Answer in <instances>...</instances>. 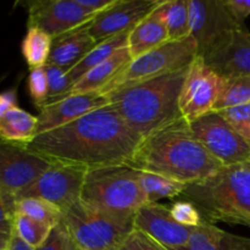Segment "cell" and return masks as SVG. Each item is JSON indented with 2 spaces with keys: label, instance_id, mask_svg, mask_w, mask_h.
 Instances as JSON below:
<instances>
[{
  "label": "cell",
  "instance_id": "cell-40",
  "mask_svg": "<svg viewBox=\"0 0 250 250\" xmlns=\"http://www.w3.org/2000/svg\"><path fill=\"white\" fill-rule=\"evenodd\" d=\"M9 250H34V248L33 247L29 246V244H27L26 242L22 241L19 236H16L15 233H12Z\"/></svg>",
  "mask_w": 250,
  "mask_h": 250
},
{
  "label": "cell",
  "instance_id": "cell-38",
  "mask_svg": "<svg viewBox=\"0 0 250 250\" xmlns=\"http://www.w3.org/2000/svg\"><path fill=\"white\" fill-rule=\"evenodd\" d=\"M89 14L98 15L104 10L111 7L117 0H76Z\"/></svg>",
  "mask_w": 250,
  "mask_h": 250
},
{
  "label": "cell",
  "instance_id": "cell-16",
  "mask_svg": "<svg viewBox=\"0 0 250 250\" xmlns=\"http://www.w3.org/2000/svg\"><path fill=\"white\" fill-rule=\"evenodd\" d=\"M106 105H109V100L102 93L71 94L65 99L45 105L37 116L38 125L36 136L65 126Z\"/></svg>",
  "mask_w": 250,
  "mask_h": 250
},
{
  "label": "cell",
  "instance_id": "cell-18",
  "mask_svg": "<svg viewBox=\"0 0 250 250\" xmlns=\"http://www.w3.org/2000/svg\"><path fill=\"white\" fill-rule=\"evenodd\" d=\"M88 24L53 38L48 63L59 66L68 72L72 70L95 45L88 32Z\"/></svg>",
  "mask_w": 250,
  "mask_h": 250
},
{
  "label": "cell",
  "instance_id": "cell-15",
  "mask_svg": "<svg viewBox=\"0 0 250 250\" xmlns=\"http://www.w3.org/2000/svg\"><path fill=\"white\" fill-rule=\"evenodd\" d=\"M134 229L144 232L167 249L177 250L188 243L194 227L182 226L173 219L170 208L153 203L137 211Z\"/></svg>",
  "mask_w": 250,
  "mask_h": 250
},
{
  "label": "cell",
  "instance_id": "cell-20",
  "mask_svg": "<svg viewBox=\"0 0 250 250\" xmlns=\"http://www.w3.org/2000/svg\"><path fill=\"white\" fill-rule=\"evenodd\" d=\"M177 250H250V238L229 233L203 221L193 229L188 243Z\"/></svg>",
  "mask_w": 250,
  "mask_h": 250
},
{
  "label": "cell",
  "instance_id": "cell-30",
  "mask_svg": "<svg viewBox=\"0 0 250 250\" xmlns=\"http://www.w3.org/2000/svg\"><path fill=\"white\" fill-rule=\"evenodd\" d=\"M44 68H45L49 85L48 102L45 105L70 97L72 94L73 83L71 82L70 77H68L67 71L59 67V66L51 65V63H46Z\"/></svg>",
  "mask_w": 250,
  "mask_h": 250
},
{
  "label": "cell",
  "instance_id": "cell-17",
  "mask_svg": "<svg viewBox=\"0 0 250 250\" xmlns=\"http://www.w3.org/2000/svg\"><path fill=\"white\" fill-rule=\"evenodd\" d=\"M204 61L220 77H250V32H234L225 48Z\"/></svg>",
  "mask_w": 250,
  "mask_h": 250
},
{
  "label": "cell",
  "instance_id": "cell-42",
  "mask_svg": "<svg viewBox=\"0 0 250 250\" xmlns=\"http://www.w3.org/2000/svg\"><path fill=\"white\" fill-rule=\"evenodd\" d=\"M67 250H80L77 248V246H76L75 243H73L72 239H70V243H68V248Z\"/></svg>",
  "mask_w": 250,
  "mask_h": 250
},
{
  "label": "cell",
  "instance_id": "cell-5",
  "mask_svg": "<svg viewBox=\"0 0 250 250\" xmlns=\"http://www.w3.org/2000/svg\"><path fill=\"white\" fill-rule=\"evenodd\" d=\"M81 199L125 219H134L137 211L148 204L139 171L128 164L88 170Z\"/></svg>",
  "mask_w": 250,
  "mask_h": 250
},
{
  "label": "cell",
  "instance_id": "cell-35",
  "mask_svg": "<svg viewBox=\"0 0 250 250\" xmlns=\"http://www.w3.org/2000/svg\"><path fill=\"white\" fill-rule=\"evenodd\" d=\"M120 250H170L144 232L134 229Z\"/></svg>",
  "mask_w": 250,
  "mask_h": 250
},
{
  "label": "cell",
  "instance_id": "cell-41",
  "mask_svg": "<svg viewBox=\"0 0 250 250\" xmlns=\"http://www.w3.org/2000/svg\"><path fill=\"white\" fill-rule=\"evenodd\" d=\"M12 234L0 232V250H9L10 242H11Z\"/></svg>",
  "mask_w": 250,
  "mask_h": 250
},
{
  "label": "cell",
  "instance_id": "cell-24",
  "mask_svg": "<svg viewBox=\"0 0 250 250\" xmlns=\"http://www.w3.org/2000/svg\"><path fill=\"white\" fill-rule=\"evenodd\" d=\"M128 33L119 34V36L111 37V38L106 39L104 42L98 43L72 70L68 71V77H70L71 82L75 85L76 82L81 80L88 71L94 68L95 66L100 65L102 62L106 61L110 56L114 55L117 50L127 46V42H128Z\"/></svg>",
  "mask_w": 250,
  "mask_h": 250
},
{
  "label": "cell",
  "instance_id": "cell-33",
  "mask_svg": "<svg viewBox=\"0 0 250 250\" xmlns=\"http://www.w3.org/2000/svg\"><path fill=\"white\" fill-rule=\"evenodd\" d=\"M170 211L173 219L182 226L193 229V227L199 226L203 222L200 212L198 211L197 208L187 200L173 203L172 207L170 208Z\"/></svg>",
  "mask_w": 250,
  "mask_h": 250
},
{
  "label": "cell",
  "instance_id": "cell-32",
  "mask_svg": "<svg viewBox=\"0 0 250 250\" xmlns=\"http://www.w3.org/2000/svg\"><path fill=\"white\" fill-rule=\"evenodd\" d=\"M28 92L32 102L41 110L48 102L49 95V85L45 68L39 67L31 70L28 76Z\"/></svg>",
  "mask_w": 250,
  "mask_h": 250
},
{
  "label": "cell",
  "instance_id": "cell-29",
  "mask_svg": "<svg viewBox=\"0 0 250 250\" xmlns=\"http://www.w3.org/2000/svg\"><path fill=\"white\" fill-rule=\"evenodd\" d=\"M53 229L54 227H50L48 225L43 224V222L31 219L26 215L15 212L14 231H12V233L19 236L22 241L33 247L34 249L38 248L41 244H43V242L48 238Z\"/></svg>",
  "mask_w": 250,
  "mask_h": 250
},
{
  "label": "cell",
  "instance_id": "cell-36",
  "mask_svg": "<svg viewBox=\"0 0 250 250\" xmlns=\"http://www.w3.org/2000/svg\"><path fill=\"white\" fill-rule=\"evenodd\" d=\"M14 216L15 202L0 190V232L12 234Z\"/></svg>",
  "mask_w": 250,
  "mask_h": 250
},
{
  "label": "cell",
  "instance_id": "cell-3",
  "mask_svg": "<svg viewBox=\"0 0 250 250\" xmlns=\"http://www.w3.org/2000/svg\"><path fill=\"white\" fill-rule=\"evenodd\" d=\"M187 68L132 84L120 85L106 98L125 124L143 141L161 127L182 117L180 94Z\"/></svg>",
  "mask_w": 250,
  "mask_h": 250
},
{
  "label": "cell",
  "instance_id": "cell-19",
  "mask_svg": "<svg viewBox=\"0 0 250 250\" xmlns=\"http://www.w3.org/2000/svg\"><path fill=\"white\" fill-rule=\"evenodd\" d=\"M132 58L128 48L120 49L106 61L95 66L88 71L72 88V94H85V93H102L104 94L110 84L121 75L127 66L131 63Z\"/></svg>",
  "mask_w": 250,
  "mask_h": 250
},
{
  "label": "cell",
  "instance_id": "cell-39",
  "mask_svg": "<svg viewBox=\"0 0 250 250\" xmlns=\"http://www.w3.org/2000/svg\"><path fill=\"white\" fill-rule=\"evenodd\" d=\"M17 94L16 89H10L4 93H0V119L4 116L6 112L16 107Z\"/></svg>",
  "mask_w": 250,
  "mask_h": 250
},
{
  "label": "cell",
  "instance_id": "cell-6",
  "mask_svg": "<svg viewBox=\"0 0 250 250\" xmlns=\"http://www.w3.org/2000/svg\"><path fill=\"white\" fill-rule=\"evenodd\" d=\"M62 215L71 239L80 250H120L134 229V219L116 216L82 199Z\"/></svg>",
  "mask_w": 250,
  "mask_h": 250
},
{
  "label": "cell",
  "instance_id": "cell-8",
  "mask_svg": "<svg viewBox=\"0 0 250 250\" xmlns=\"http://www.w3.org/2000/svg\"><path fill=\"white\" fill-rule=\"evenodd\" d=\"M190 37L204 60L229 44L234 32L244 29L229 14L225 0H189Z\"/></svg>",
  "mask_w": 250,
  "mask_h": 250
},
{
  "label": "cell",
  "instance_id": "cell-25",
  "mask_svg": "<svg viewBox=\"0 0 250 250\" xmlns=\"http://www.w3.org/2000/svg\"><path fill=\"white\" fill-rule=\"evenodd\" d=\"M138 171L139 182H141L142 189H143L146 200H148V204L158 203L161 199H171V198L180 197L188 187V185H186V183L171 180V178L158 175V173H151L141 170Z\"/></svg>",
  "mask_w": 250,
  "mask_h": 250
},
{
  "label": "cell",
  "instance_id": "cell-21",
  "mask_svg": "<svg viewBox=\"0 0 250 250\" xmlns=\"http://www.w3.org/2000/svg\"><path fill=\"white\" fill-rule=\"evenodd\" d=\"M168 42L165 24L155 11L150 12L128 33L127 48L132 60Z\"/></svg>",
  "mask_w": 250,
  "mask_h": 250
},
{
  "label": "cell",
  "instance_id": "cell-27",
  "mask_svg": "<svg viewBox=\"0 0 250 250\" xmlns=\"http://www.w3.org/2000/svg\"><path fill=\"white\" fill-rule=\"evenodd\" d=\"M248 103H250V77H221L214 111H224Z\"/></svg>",
  "mask_w": 250,
  "mask_h": 250
},
{
  "label": "cell",
  "instance_id": "cell-34",
  "mask_svg": "<svg viewBox=\"0 0 250 250\" xmlns=\"http://www.w3.org/2000/svg\"><path fill=\"white\" fill-rule=\"evenodd\" d=\"M70 233L67 231L65 222L62 221L56 225L51 229L48 238L43 242V244L36 248L34 250H67L68 243H70Z\"/></svg>",
  "mask_w": 250,
  "mask_h": 250
},
{
  "label": "cell",
  "instance_id": "cell-26",
  "mask_svg": "<svg viewBox=\"0 0 250 250\" xmlns=\"http://www.w3.org/2000/svg\"><path fill=\"white\" fill-rule=\"evenodd\" d=\"M51 44L53 37L37 27H27L26 36L21 44V51L31 70L44 67L48 63Z\"/></svg>",
  "mask_w": 250,
  "mask_h": 250
},
{
  "label": "cell",
  "instance_id": "cell-23",
  "mask_svg": "<svg viewBox=\"0 0 250 250\" xmlns=\"http://www.w3.org/2000/svg\"><path fill=\"white\" fill-rule=\"evenodd\" d=\"M154 11L167 29L168 41L190 36L189 0H161Z\"/></svg>",
  "mask_w": 250,
  "mask_h": 250
},
{
  "label": "cell",
  "instance_id": "cell-37",
  "mask_svg": "<svg viewBox=\"0 0 250 250\" xmlns=\"http://www.w3.org/2000/svg\"><path fill=\"white\" fill-rule=\"evenodd\" d=\"M229 14L241 26L246 27L244 21L250 16V0H225Z\"/></svg>",
  "mask_w": 250,
  "mask_h": 250
},
{
  "label": "cell",
  "instance_id": "cell-2",
  "mask_svg": "<svg viewBox=\"0 0 250 250\" xmlns=\"http://www.w3.org/2000/svg\"><path fill=\"white\" fill-rule=\"evenodd\" d=\"M128 165L186 185L207 180L224 167L195 138L183 117L144 138Z\"/></svg>",
  "mask_w": 250,
  "mask_h": 250
},
{
  "label": "cell",
  "instance_id": "cell-7",
  "mask_svg": "<svg viewBox=\"0 0 250 250\" xmlns=\"http://www.w3.org/2000/svg\"><path fill=\"white\" fill-rule=\"evenodd\" d=\"M198 56L197 43L192 37L168 41L163 45L133 59L126 70L117 76L104 94L120 85L132 84L189 67Z\"/></svg>",
  "mask_w": 250,
  "mask_h": 250
},
{
  "label": "cell",
  "instance_id": "cell-10",
  "mask_svg": "<svg viewBox=\"0 0 250 250\" xmlns=\"http://www.w3.org/2000/svg\"><path fill=\"white\" fill-rule=\"evenodd\" d=\"M195 138L222 166L250 161V144L242 138L220 112L211 111L189 124Z\"/></svg>",
  "mask_w": 250,
  "mask_h": 250
},
{
  "label": "cell",
  "instance_id": "cell-1",
  "mask_svg": "<svg viewBox=\"0 0 250 250\" xmlns=\"http://www.w3.org/2000/svg\"><path fill=\"white\" fill-rule=\"evenodd\" d=\"M142 139L111 105L34 137L27 148L50 160L90 168L129 164Z\"/></svg>",
  "mask_w": 250,
  "mask_h": 250
},
{
  "label": "cell",
  "instance_id": "cell-9",
  "mask_svg": "<svg viewBox=\"0 0 250 250\" xmlns=\"http://www.w3.org/2000/svg\"><path fill=\"white\" fill-rule=\"evenodd\" d=\"M87 168L54 160L51 165L15 197V203L23 198H39L58 207L61 211L81 199Z\"/></svg>",
  "mask_w": 250,
  "mask_h": 250
},
{
  "label": "cell",
  "instance_id": "cell-31",
  "mask_svg": "<svg viewBox=\"0 0 250 250\" xmlns=\"http://www.w3.org/2000/svg\"><path fill=\"white\" fill-rule=\"evenodd\" d=\"M234 131L250 144V103L220 111Z\"/></svg>",
  "mask_w": 250,
  "mask_h": 250
},
{
  "label": "cell",
  "instance_id": "cell-12",
  "mask_svg": "<svg viewBox=\"0 0 250 250\" xmlns=\"http://www.w3.org/2000/svg\"><path fill=\"white\" fill-rule=\"evenodd\" d=\"M221 77L208 65L204 59H194L188 67L180 94V111L183 119L193 122L214 111Z\"/></svg>",
  "mask_w": 250,
  "mask_h": 250
},
{
  "label": "cell",
  "instance_id": "cell-11",
  "mask_svg": "<svg viewBox=\"0 0 250 250\" xmlns=\"http://www.w3.org/2000/svg\"><path fill=\"white\" fill-rule=\"evenodd\" d=\"M53 161L27 146L0 139V190L15 202L17 193L34 182Z\"/></svg>",
  "mask_w": 250,
  "mask_h": 250
},
{
  "label": "cell",
  "instance_id": "cell-28",
  "mask_svg": "<svg viewBox=\"0 0 250 250\" xmlns=\"http://www.w3.org/2000/svg\"><path fill=\"white\" fill-rule=\"evenodd\" d=\"M15 212L26 215L50 227H55L63 220L62 211L58 207L39 198H23L17 200Z\"/></svg>",
  "mask_w": 250,
  "mask_h": 250
},
{
  "label": "cell",
  "instance_id": "cell-14",
  "mask_svg": "<svg viewBox=\"0 0 250 250\" xmlns=\"http://www.w3.org/2000/svg\"><path fill=\"white\" fill-rule=\"evenodd\" d=\"M161 0H117L111 7L98 14L90 23L88 32L95 43L111 37L131 32L142 20L158 7Z\"/></svg>",
  "mask_w": 250,
  "mask_h": 250
},
{
  "label": "cell",
  "instance_id": "cell-13",
  "mask_svg": "<svg viewBox=\"0 0 250 250\" xmlns=\"http://www.w3.org/2000/svg\"><path fill=\"white\" fill-rule=\"evenodd\" d=\"M95 16L76 0H37L28 4L27 27H37L56 38L90 23Z\"/></svg>",
  "mask_w": 250,
  "mask_h": 250
},
{
  "label": "cell",
  "instance_id": "cell-22",
  "mask_svg": "<svg viewBox=\"0 0 250 250\" xmlns=\"http://www.w3.org/2000/svg\"><path fill=\"white\" fill-rule=\"evenodd\" d=\"M37 125V116L16 106L0 119V139L27 146L36 137Z\"/></svg>",
  "mask_w": 250,
  "mask_h": 250
},
{
  "label": "cell",
  "instance_id": "cell-4",
  "mask_svg": "<svg viewBox=\"0 0 250 250\" xmlns=\"http://www.w3.org/2000/svg\"><path fill=\"white\" fill-rule=\"evenodd\" d=\"M182 195L203 221L250 227V161L224 166L211 177L188 185Z\"/></svg>",
  "mask_w": 250,
  "mask_h": 250
}]
</instances>
